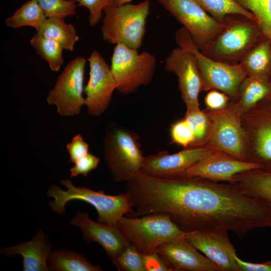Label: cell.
I'll return each mask as SVG.
<instances>
[{
    "label": "cell",
    "mask_w": 271,
    "mask_h": 271,
    "mask_svg": "<svg viewBox=\"0 0 271 271\" xmlns=\"http://www.w3.org/2000/svg\"><path fill=\"white\" fill-rule=\"evenodd\" d=\"M175 41L179 47L189 51L195 56L202 80L203 91L215 89L224 92L231 100L238 99L239 87L247 77L239 63H224L204 55L184 27L176 31Z\"/></svg>",
    "instance_id": "cell-3"
},
{
    "label": "cell",
    "mask_w": 271,
    "mask_h": 271,
    "mask_svg": "<svg viewBox=\"0 0 271 271\" xmlns=\"http://www.w3.org/2000/svg\"><path fill=\"white\" fill-rule=\"evenodd\" d=\"M87 59L77 56L69 62L58 76L56 84L49 92L47 103L54 104L62 116L79 114L85 98L83 96L84 71Z\"/></svg>",
    "instance_id": "cell-12"
},
{
    "label": "cell",
    "mask_w": 271,
    "mask_h": 271,
    "mask_svg": "<svg viewBox=\"0 0 271 271\" xmlns=\"http://www.w3.org/2000/svg\"><path fill=\"white\" fill-rule=\"evenodd\" d=\"M49 269L55 271H100L98 265H93L83 255L69 250L51 252L48 259Z\"/></svg>",
    "instance_id": "cell-25"
},
{
    "label": "cell",
    "mask_w": 271,
    "mask_h": 271,
    "mask_svg": "<svg viewBox=\"0 0 271 271\" xmlns=\"http://www.w3.org/2000/svg\"><path fill=\"white\" fill-rule=\"evenodd\" d=\"M89 64V77L84 92L87 113L100 116L108 108L116 84L110 68L100 53L94 50L87 59Z\"/></svg>",
    "instance_id": "cell-14"
},
{
    "label": "cell",
    "mask_w": 271,
    "mask_h": 271,
    "mask_svg": "<svg viewBox=\"0 0 271 271\" xmlns=\"http://www.w3.org/2000/svg\"><path fill=\"white\" fill-rule=\"evenodd\" d=\"M61 183L67 188L66 190L53 185L47 191L48 196L54 199L49 205L53 211L58 214L65 213V205L69 201L80 200L96 209L98 222L116 226L124 214L133 211L130 196L125 192L110 195L106 194L103 190L96 191L86 187H76L68 179L61 180Z\"/></svg>",
    "instance_id": "cell-2"
},
{
    "label": "cell",
    "mask_w": 271,
    "mask_h": 271,
    "mask_svg": "<svg viewBox=\"0 0 271 271\" xmlns=\"http://www.w3.org/2000/svg\"><path fill=\"white\" fill-rule=\"evenodd\" d=\"M132 0H114V6H118L123 4L129 3Z\"/></svg>",
    "instance_id": "cell-39"
},
{
    "label": "cell",
    "mask_w": 271,
    "mask_h": 271,
    "mask_svg": "<svg viewBox=\"0 0 271 271\" xmlns=\"http://www.w3.org/2000/svg\"><path fill=\"white\" fill-rule=\"evenodd\" d=\"M30 44L42 58L49 64L51 70L58 71L64 62L63 47L57 42L36 34Z\"/></svg>",
    "instance_id": "cell-28"
},
{
    "label": "cell",
    "mask_w": 271,
    "mask_h": 271,
    "mask_svg": "<svg viewBox=\"0 0 271 271\" xmlns=\"http://www.w3.org/2000/svg\"><path fill=\"white\" fill-rule=\"evenodd\" d=\"M235 259L241 271H271V260L261 263L250 262L241 259L237 255Z\"/></svg>",
    "instance_id": "cell-38"
},
{
    "label": "cell",
    "mask_w": 271,
    "mask_h": 271,
    "mask_svg": "<svg viewBox=\"0 0 271 271\" xmlns=\"http://www.w3.org/2000/svg\"><path fill=\"white\" fill-rule=\"evenodd\" d=\"M47 18H65L75 15L76 0H36Z\"/></svg>",
    "instance_id": "cell-31"
},
{
    "label": "cell",
    "mask_w": 271,
    "mask_h": 271,
    "mask_svg": "<svg viewBox=\"0 0 271 271\" xmlns=\"http://www.w3.org/2000/svg\"><path fill=\"white\" fill-rule=\"evenodd\" d=\"M70 224L81 229L86 241L101 245L112 260L130 244L116 226L93 221L86 213L77 212Z\"/></svg>",
    "instance_id": "cell-19"
},
{
    "label": "cell",
    "mask_w": 271,
    "mask_h": 271,
    "mask_svg": "<svg viewBox=\"0 0 271 271\" xmlns=\"http://www.w3.org/2000/svg\"><path fill=\"white\" fill-rule=\"evenodd\" d=\"M247 76L269 77L271 74V46L268 40L255 45L239 63Z\"/></svg>",
    "instance_id": "cell-23"
},
{
    "label": "cell",
    "mask_w": 271,
    "mask_h": 271,
    "mask_svg": "<svg viewBox=\"0 0 271 271\" xmlns=\"http://www.w3.org/2000/svg\"><path fill=\"white\" fill-rule=\"evenodd\" d=\"M143 255L147 271H170L157 252Z\"/></svg>",
    "instance_id": "cell-37"
},
{
    "label": "cell",
    "mask_w": 271,
    "mask_h": 271,
    "mask_svg": "<svg viewBox=\"0 0 271 271\" xmlns=\"http://www.w3.org/2000/svg\"><path fill=\"white\" fill-rule=\"evenodd\" d=\"M136 133L120 124L108 123L104 139L106 165L116 182H127L141 172L144 156Z\"/></svg>",
    "instance_id": "cell-4"
},
{
    "label": "cell",
    "mask_w": 271,
    "mask_h": 271,
    "mask_svg": "<svg viewBox=\"0 0 271 271\" xmlns=\"http://www.w3.org/2000/svg\"><path fill=\"white\" fill-rule=\"evenodd\" d=\"M36 33L57 42L64 49L69 51L74 50V45L79 39L73 25L66 23L64 19L54 17L47 18Z\"/></svg>",
    "instance_id": "cell-24"
},
{
    "label": "cell",
    "mask_w": 271,
    "mask_h": 271,
    "mask_svg": "<svg viewBox=\"0 0 271 271\" xmlns=\"http://www.w3.org/2000/svg\"><path fill=\"white\" fill-rule=\"evenodd\" d=\"M116 226L129 243L143 254L157 252L159 245L184 237L185 233L166 213H152L137 217L123 216Z\"/></svg>",
    "instance_id": "cell-6"
},
{
    "label": "cell",
    "mask_w": 271,
    "mask_h": 271,
    "mask_svg": "<svg viewBox=\"0 0 271 271\" xmlns=\"http://www.w3.org/2000/svg\"><path fill=\"white\" fill-rule=\"evenodd\" d=\"M205 110L210 121L207 146L246 161V134L236 100H231L220 110Z\"/></svg>",
    "instance_id": "cell-8"
},
{
    "label": "cell",
    "mask_w": 271,
    "mask_h": 271,
    "mask_svg": "<svg viewBox=\"0 0 271 271\" xmlns=\"http://www.w3.org/2000/svg\"><path fill=\"white\" fill-rule=\"evenodd\" d=\"M112 260L118 270L147 271L143 254L131 243Z\"/></svg>",
    "instance_id": "cell-30"
},
{
    "label": "cell",
    "mask_w": 271,
    "mask_h": 271,
    "mask_svg": "<svg viewBox=\"0 0 271 271\" xmlns=\"http://www.w3.org/2000/svg\"><path fill=\"white\" fill-rule=\"evenodd\" d=\"M246 138V161L271 172V95L241 116Z\"/></svg>",
    "instance_id": "cell-9"
},
{
    "label": "cell",
    "mask_w": 271,
    "mask_h": 271,
    "mask_svg": "<svg viewBox=\"0 0 271 271\" xmlns=\"http://www.w3.org/2000/svg\"><path fill=\"white\" fill-rule=\"evenodd\" d=\"M189 33L201 51L206 49L223 30L226 21L210 16L195 0H158Z\"/></svg>",
    "instance_id": "cell-11"
},
{
    "label": "cell",
    "mask_w": 271,
    "mask_h": 271,
    "mask_svg": "<svg viewBox=\"0 0 271 271\" xmlns=\"http://www.w3.org/2000/svg\"><path fill=\"white\" fill-rule=\"evenodd\" d=\"M214 150L208 146L188 147L173 154L165 151L144 156L141 172L162 179L180 177L188 168Z\"/></svg>",
    "instance_id": "cell-17"
},
{
    "label": "cell",
    "mask_w": 271,
    "mask_h": 271,
    "mask_svg": "<svg viewBox=\"0 0 271 271\" xmlns=\"http://www.w3.org/2000/svg\"><path fill=\"white\" fill-rule=\"evenodd\" d=\"M66 148L70 157L69 162L73 164L88 153V145L80 134L73 137Z\"/></svg>",
    "instance_id": "cell-36"
},
{
    "label": "cell",
    "mask_w": 271,
    "mask_h": 271,
    "mask_svg": "<svg viewBox=\"0 0 271 271\" xmlns=\"http://www.w3.org/2000/svg\"><path fill=\"white\" fill-rule=\"evenodd\" d=\"M150 9L149 0L106 8L101 28L103 40L110 44H123L139 49L142 45Z\"/></svg>",
    "instance_id": "cell-5"
},
{
    "label": "cell",
    "mask_w": 271,
    "mask_h": 271,
    "mask_svg": "<svg viewBox=\"0 0 271 271\" xmlns=\"http://www.w3.org/2000/svg\"><path fill=\"white\" fill-rule=\"evenodd\" d=\"M51 248L48 237L40 230L31 240L4 247L2 252L7 256L21 255L24 271H46L49 270L48 259Z\"/></svg>",
    "instance_id": "cell-20"
},
{
    "label": "cell",
    "mask_w": 271,
    "mask_h": 271,
    "mask_svg": "<svg viewBox=\"0 0 271 271\" xmlns=\"http://www.w3.org/2000/svg\"><path fill=\"white\" fill-rule=\"evenodd\" d=\"M157 252L170 271H221L185 237L159 245Z\"/></svg>",
    "instance_id": "cell-18"
},
{
    "label": "cell",
    "mask_w": 271,
    "mask_h": 271,
    "mask_svg": "<svg viewBox=\"0 0 271 271\" xmlns=\"http://www.w3.org/2000/svg\"><path fill=\"white\" fill-rule=\"evenodd\" d=\"M77 6L84 7L89 10L88 22L93 27L97 24L102 17L104 10L114 6V0H76Z\"/></svg>",
    "instance_id": "cell-33"
},
{
    "label": "cell",
    "mask_w": 271,
    "mask_h": 271,
    "mask_svg": "<svg viewBox=\"0 0 271 271\" xmlns=\"http://www.w3.org/2000/svg\"><path fill=\"white\" fill-rule=\"evenodd\" d=\"M170 136L173 143L185 148L191 147L194 140L193 131L184 117L171 125Z\"/></svg>",
    "instance_id": "cell-32"
},
{
    "label": "cell",
    "mask_w": 271,
    "mask_h": 271,
    "mask_svg": "<svg viewBox=\"0 0 271 271\" xmlns=\"http://www.w3.org/2000/svg\"><path fill=\"white\" fill-rule=\"evenodd\" d=\"M184 118L194 134V140L190 147L207 146L210 131V121L205 109L187 110Z\"/></svg>",
    "instance_id": "cell-29"
},
{
    "label": "cell",
    "mask_w": 271,
    "mask_h": 271,
    "mask_svg": "<svg viewBox=\"0 0 271 271\" xmlns=\"http://www.w3.org/2000/svg\"><path fill=\"white\" fill-rule=\"evenodd\" d=\"M136 204L141 215L167 214L185 233L222 227L242 238L250 231L271 227V214L262 202L233 184L197 177L145 175Z\"/></svg>",
    "instance_id": "cell-1"
},
{
    "label": "cell",
    "mask_w": 271,
    "mask_h": 271,
    "mask_svg": "<svg viewBox=\"0 0 271 271\" xmlns=\"http://www.w3.org/2000/svg\"><path fill=\"white\" fill-rule=\"evenodd\" d=\"M99 161V158L88 153L74 164V166L70 169V177H76L79 175L87 176L90 172L97 167Z\"/></svg>",
    "instance_id": "cell-34"
},
{
    "label": "cell",
    "mask_w": 271,
    "mask_h": 271,
    "mask_svg": "<svg viewBox=\"0 0 271 271\" xmlns=\"http://www.w3.org/2000/svg\"><path fill=\"white\" fill-rule=\"evenodd\" d=\"M156 58L152 54L117 44L114 48L110 67L115 81L116 90L129 95L141 86L149 85L154 76Z\"/></svg>",
    "instance_id": "cell-7"
},
{
    "label": "cell",
    "mask_w": 271,
    "mask_h": 271,
    "mask_svg": "<svg viewBox=\"0 0 271 271\" xmlns=\"http://www.w3.org/2000/svg\"><path fill=\"white\" fill-rule=\"evenodd\" d=\"M271 95L269 77L247 76L242 82L236 100L241 114Z\"/></svg>",
    "instance_id": "cell-22"
},
{
    "label": "cell",
    "mask_w": 271,
    "mask_h": 271,
    "mask_svg": "<svg viewBox=\"0 0 271 271\" xmlns=\"http://www.w3.org/2000/svg\"><path fill=\"white\" fill-rule=\"evenodd\" d=\"M210 44L201 51L217 61H240L255 45L259 30L257 23L245 18L229 21Z\"/></svg>",
    "instance_id": "cell-10"
},
{
    "label": "cell",
    "mask_w": 271,
    "mask_h": 271,
    "mask_svg": "<svg viewBox=\"0 0 271 271\" xmlns=\"http://www.w3.org/2000/svg\"><path fill=\"white\" fill-rule=\"evenodd\" d=\"M261 168L259 164L240 160L224 152L214 150L188 168L180 177L232 183L236 174Z\"/></svg>",
    "instance_id": "cell-16"
},
{
    "label": "cell",
    "mask_w": 271,
    "mask_h": 271,
    "mask_svg": "<svg viewBox=\"0 0 271 271\" xmlns=\"http://www.w3.org/2000/svg\"><path fill=\"white\" fill-rule=\"evenodd\" d=\"M231 100L227 94L215 89L209 90L204 98L206 109L208 110L222 109L226 107Z\"/></svg>",
    "instance_id": "cell-35"
},
{
    "label": "cell",
    "mask_w": 271,
    "mask_h": 271,
    "mask_svg": "<svg viewBox=\"0 0 271 271\" xmlns=\"http://www.w3.org/2000/svg\"><path fill=\"white\" fill-rule=\"evenodd\" d=\"M47 18L37 1L29 0L7 18L5 24L8 27L15 29L24 26L31 27L37 32Z\"/></svg>",
    "instance_id": "cell-26"
},
{
    "label": "cell",
    "mask_w": 271,
    "mask_h": 271,
    "mask_svg": "<svg viewBox=\"0 0 271 271\" xmlns=\"http://www.w3.org/2000/svg\"><path fill=\"white\" fill-rule=\"evenodd\" d=\"M231 183L262 202L271 214V172L253 169L236 174Z\"/></svg>",
    "instance_id": "cell-21"
},
{
    "label": "cell",
    "mask_w": 271,
    "mask_h": 271,
    "mask_svg": "<svg viewBox=\"0 0 271 271\" xmlns=\"http://www.w3.org/2000/svg\"><path fill=\"white\" fill-rule=\"evenodd\" d=\"M208 13L216 20L225 22L229 15H239L256 23L257 20L236 0H195Z\"/></svg>",
    "instance_id": "cell-27"
},
{
    "label": "cell",
    "mask_w": 271,
    "mask_h": 271,
    "mask_svg": "<svg viewBox=\"0 0 271 271\" xmlns=\"http://www.w3.org/2000/svg\"><path fill=\"white\" fill-rule=\"evenodd\" d=\"M228 231L222 227L197 230L186 232L185 237L221 271H241L235 259L236 249L230 242Z\"/></svg>",
    "instance_id": "cell-15"
},
{
    "label": "cell",
    "mask_w": 271,
    "mask_h": 271,
    "mask_svg": "<svg viewBox=\"0 0 271 271\" xmlns=\"http://www.w3.org/2000/svg\"><path fill=\"white\" fill-rule=\"evenodd\" d=\"M164 68L177 76L181 97L187 110L200 109L198 96L203 91V82L195 56L178 47L166 58Z\"/></svg>",
    "instance_id": "cell-13"
}]
</instances>
